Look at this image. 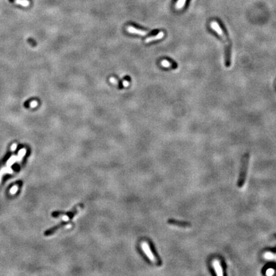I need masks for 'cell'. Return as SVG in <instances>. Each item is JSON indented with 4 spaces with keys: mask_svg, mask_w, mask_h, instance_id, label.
Instances as JSON below:
<instances>
[{
    "mask_svg": "<svg viewBox=\"0 0 276 276\" xmlns=\"http://www.w3.org/2000/svg\"><path fill=\"white\" fill-rule=\"evenodd\" d=\"M211 27L224 39L225 45H226V49H225V53H226V55H225V56H226V65L227 67H229L230 64H231V43H230L229 39L224 34V31H222V29L219 26L217 23L215 22V21L211 22Z\"/></svg>",
    "mask_w": 276,
    "mask_h": 276,
    "instance_id": "cell-1",
    "label": "cell"
},
{
    "mask_svg": "<svg viewBox=\"0 0 276 276\" xmlns=\"http://www.w3.org/2000/svg\"><path fill=\"white\" fill-rule=\"evenodd\" d=\"M249 155L245 154L244 157H243L242 160V166H241L240 176L238 178V187H242L245 183V180L246 178V175L247 172V168H248V164H249Z\"/></svg>",
    "mask_w": 276,
    "mask_h": 276,
    "instance_id": "cell-2",
    "label": "cell"
},
{
    "mask_svg": "<svg viewBox=\"0 0 276 276\" xmlns=\"http://www.w3.org/2000/svg\"><path fill=\"white\" fill-rule=\"evenodd\" d=\"M84 207V204L83 203H79V204L76 205L75 207L72 208V210L69 211H53L52 213V216L53 217H58L60 215H66L69 217V219H70L72 220L73 218L74 217V216L76 215V214L78 213V208H82Z\"/></svg>",
    "mask_w": 276,
    "mask_h": 276,
    "instance_id": "cell-3",
    "label": "cell"
},
{
    "mask_svg": "<svg viewBox=\"0 0 276 276\" xmlns=\"http://www.w3.org/2000/svg\"><path fill=\"white\" fill-rule=\"evenodd\" d=\"M72 224H73V223H72V220H70V219H69L68 221L61 222H60V224L56 225V226L53 227H51V228H50L48 230H47V231L44 233V235L45 236L51 235L53 234H54L55 233L56 231H58L59 229H60V228H61V227H63L64 226H68V225Z\"/></svg>",
    "mask_w": 276,
    "mask_h": 276,
    "instance_id": "cell-4",
    "label": "cell"
},
{
    "mask_svg": "<svg viewBox=\"0 0 276 276\" xmlns=\"http://www.w3.org/2000/svg\"><path fill=\"white\" fill-rule=\"evenodd\" d=\"M148 247H149V249H150V251L151 252V253H152V254L153 255V257L154 256L155 259L157 260V265H161L162 264L161 259H160V257L159 256V254H158V253H157L156 250H155V248L154 247V245L153 244L152 242H150V241H149V242H148Z\"/></svg>",
    "mask_w": 276,
    "mask_h": 276,
    "instance_id": "cell-5",
    "label": "cell"
},
{
    "mask_svg": "<svg viewBox=\"0 0 276 276\" xmlns=\"http://www.w3.org/2000/svg\"><path fill=\"white\" fill-rule=\"evenodd\" d=\"M168 223L171 225H174V226L181 227H189L191 226L189 222L178 221L175 220V219H169L168 221Z\"/></svg>",
    "mask_w": 276,
    "mask_h": 276,
    "instance_id": "cell-6",
    "label": "cell"
},
{
    "mask_svg": "<svg viewBox=\"0 0 276 276\" xmlns=\"http://www.w3.org/2000/svg\"><path fill=\"white\" fill-rule=\"evenodd\" d=\"M213 266L214 267V269L215 270L216 274L219 276H222L223 275V272H222V269L221 267V265L220 264V262L218 260H214L213 261Z\"/></svg>",
    "mask_w": 276,
    "mask_h": 276,
    "instance_id": "cell-7",
    "label": "cell"
},
{
    "mask_svg": "<svg viewBox=\"0 0 276 276\" xmlns=\"http://www.w3.org/2000/svg\"><path fill=\"white\" fill-rule=\"evenodd\" d=\"M127 31L130 33L138 34L141 36H144L147 34V32L146 31H143V30H141V29H137L134 27H132V26H129V27H128Z\"/></svg>",
    "mask_w": 276,
    "mask_h": 276,
    "instance_id": "cell-8",
    "label": "cell"
},
{
    "mask_svg": "<svg viewBox=\"0 0 276 276\" xmlns=\"http://www.w3.org/2000/svg\"><path fill=\"white\" fill-rule=\"evenodd\" d=\"M164 32L160 31L157 35H155V36H153V37H148V38H147L146 39L145 42L146 43H149V42H152V41H157V40H160V39H162L163 37H164Z\"/></svg>",
    "mask_w": 276,
    "mask_h": 276,
    "instance_id": "cell-9",
    "label": "cell"
},
{
    "mask_svg": "<svg viewBox=\"0 0 276 276\" xmlns=\"http://www.w3.org/2000/svg\"><path fill=\"white\" fill-rule=\"evenodd\" d=\"M15 3L20 5L23 7H28L29 5V1L28 0H14Z\"/></svg>",
    "mask_w": 276,
    "mask_h": 276,
    "instance_id": "cell-10",
    "label": "cell"
},
{
    "mask_svg": "<svg viewBox=\"0 0 276 276\" xmlns=\"http://www.w3.org/2000/svg\"><path fill=\"white\" fill-rule=\"evenodd\" d=\"M186 0H178V2L176 3V9H182V8L184 7L185 3H186Z\"/></svg>",
    "mask_w": 276,
    "mask_h": 276,
    "instance_id": "cell-11",
    "label": "cell"
},
{
    "mask_svg": "<svg viewBox=\"0 0 276 276\" xmlns=\"http://www.w3.org/2000/svg\"><path fill=\"white\" fill-rule=\"evenodd\" d=\"M161 65L163 66V67H171V66H172L173 65L171 64L170 61H168L167 60H162L161 61Z\"/></svg>",
    "mask_w": 276,
    "mask_h": 276,
    "instance_id": "cell-12",
    "label": "cell"
},
{
    "mask_svg": "<svg viewBox=\"0 0 276 276\" xmlns=\"http://www.w3.org/2000/svg\"><path fill=\"white\" fill-rule=\"evenodd\" d=\"M37 106H38V102L36 101V100H33V101H31L30 103H29V106H30L31 108H35V107H37Z\"/></svg>",
    "mask_w": 276,
    "mask_h": 276,
    "instance_id": "cell-13",
    "label": "cell"
},
{
    "mask_svg": "<svg viewBox=\"0 0 276 276\" xmlns=\"http://www.w3.org/2000/svg\"><path fill=\"white\" fill-rule=\"evenodd\" d=\"M267 275H272L274 274V270L272 269H269L267 270Z\"/></svg>",
    "mask_w": 276,
    "mask_h": 276,
    "instance_id": "cell-14",
    "label": "cell"
},
{
    "mask_svg": "<svg viewBox=\"0 0 276 276\" xmlns=\"http://www.w3.org/2000/svg\"><path fill=\"white\" fill-rule=\"evenodd\" d=\"M109 81H110V82L111 83H112V84H118V82L116 81V79L114 78V77H111L110 79H109Z\"/></svg>",
    "mask_w": 276,
    "mask_h": 276,
    "instance_id": "cell-15",
    "label": "cell"
},
{
    "mask_svg": "<svg viewBox=\"0 0 276 276\" xmlns=\"http://www.w3.org/2000/svg\"><path fill=\"white\" fill-rule=\"evenodd\" d=\"M17 191V187L14 186V187H12L11 190H10V192H11L12 194H14V193H15V192Z\"/></svg>",
    "mask_w": 276,
    "mask_h": 276,
    "instance_id": "cell-16",
    "label": "cell"
},
{
    "mask_svg": "<svg viewBox=\"0 0 276 276\" xmlns=\"http://www.w3.org/2000/svg\"><path fill=\"white\" fill-rule=\"evenodd\" d=\"M16 148H17V144H16L15 143V144H12V146L11 147V150H12V151H14L16 150Z\"/></svg>",
    "mask_w": 276,
    "mask_h": 276,
    "instance_id": "cell-17",
    "label": "cell"
},
{
    "mask_svg": "<svg viewBox=\"0 0 276 276\" xmlns=\"http://www.w3.org/2000/svg\"><path fill=\"white\" fill-rule=\"evenodd\" d=\"M123 84H124L125 87H127V86H128V85H129V82H128V81H124V82H123Z\"/></svg>",
    "mask_w": 276,
    "mask_h": 276,
    "instance_id": "cell-18",
    "label": "cell"
}]
</instances>
